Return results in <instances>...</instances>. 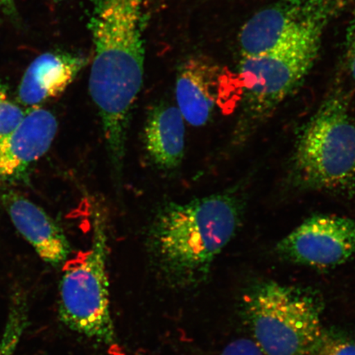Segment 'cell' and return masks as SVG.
I'll return each mask as SVG.
<instances>
[{
  "label": "cell",
  "mask_w": 355,
  "mask_h": 355,
  "mask_svg": "<svg viewBox=\"0 0 355 355\" xmlns=\"http://www.w3.org/2000/svg\"><path fill=\"white\" fill-rule=\"evenodd\" d=\"M25 115L26 112L10 100L7 87L0 83V137L17 130Z\"/></svg>",
  "instance_id": "cell-16"
},
{
  "label": "cell",
  "mask_w": 355,
  "mask_h": 355,
  "mask_svg": "<svg viewBox=\"0 0 355 355\" xmlns=\"http://www.w3.org/2000/svg\"><path fill=\"white\" fill-rule=\"evenodd\" d=\"M26 304L21 295L12 297L6 327L0 337V355H15L26 326Z\"/></svg>",
  "instance_id": "cell-14"
},
{
  "label": "cell",
  "mask_w": 355,
  "mask_h": 355,
  "mask_svg": "<svg viewBox=\"0 0 355 355\" xmlns=\"http://www.w3.org/2000/svg\"><path fill=\"white\" fill-rule=\"evenodd\" d=\"M242 306L266 355H309L323 331L322 298L309 288L257 282L244 293Z\"/></svg>",
  "instance_id": "cell-4"
},
{
  "label": "cell",
  "mask_w": 355,
  "mask_h": 355,
  "mask_svg": "<svg viewBox=\"0 0 355 355\" xmlns=\"http://www.w3.org/2000/svg\"><path fill=\"white\" fill-rule=\"evenodd\" d=\"M309 355H355V340L339 332L323 330Z\"/></svg>",
  "instance_id": "cell-15"
},
{
  "label": "cell",
  "mask_w": 355,
  "mask_h": 355,
  "mask_svg": "<svg viewBox=\"0 0 355 355\" xmlns=\"http://www.w3.org/2000/svg\"><path fill=\"white\" fill-rule=\"evenodd\" d=\"M220 73L218 67L200 58H191L179 69L177 107L190 125L201 127L209 122L216 104Z\"/></svg>",
  "instance_id": "cell-12"
},
{
  "label": "cell",
  "mask_w": 355,
  "mask_h": 355,
  "mask_svg": "<svg viewBox=\"0 0 355 355\" xmlns=\"http://www.w3.org/2000/svg\"><path fill=\"white\" fill-rule=\"evenodd\" d=\"M177 106L167 102L155 105L144 128L146 153L154 165L163 171L175 170L183 161L185 123Z\"/></svg>",
  "instance_id": "cell-13"
},
{
  "label": "cell",
  "mask_w": 355,
  "mask_h": 355,
  "mask_svg": "<svg viewBox=\"0 0 355 355\" xmlns=\"http://www.w3.org/2000/svg\"><path fill=\"white\" fill-rule=\"evenodd\" d=\"M143 6L144 0H93L89 21L95 49L89 92L118 173L125 155L131 110L144 83Z\"/></svg>",
  "instance_id": "cell-1"
},
{
  "label": "cell",
  "mask_w": 355,
  "mask_h": 355,
  "mask_svg": "<svg viewBox=\"0 0 355 355\" xmlns=\"http://www.w3.org/2000/svg\"><path fill=\"white\" fill-rule=\"evenodd\" d=\"M0 10L12 12L15 10V0H0Z\"/></svg>",
  "instance_id": "cell-19"
},
{
  "label": "cell",
  "mask_w": 355,
  "mask_h": 355,
  "mask_svg": "<svg viewBox=\"0 0 355 355\" xmlns=\"http://www.w3.org/2000/svg\"><path fill=\"white\" fill-rule=\"evenodd\" d=\"M92 224L89 250L64 265L60 316L69 329L113 347L117 340L110 312L107 224L98 208L94 211Z\"/></svg>",
  "instance_id": "cell-6"
},
{
  "label": "cell",
  "mask_w": 355,
  "mask_h": 355,
  "mask_svg": "<svg viewBox=\"0 0 355 355\" xmlns=\"http://www.w3.org/2000/svg\"><path fill=\"white\" fill-rule=\"evenodd\" d=\"M282 259L318 269L334 268L355 257V220L347 217H310L275 248Z\"/></svg>",
  "instance_id": "cell-8"
},
{
  "label": "cell",
  "mask_w": 355,
  "mask_h": 355,
  "mask_svg": "<svg viewBox=\"0 0 355 355\" xmlns=\"http://www.w3.org/2000/svg\"><path fill=\"white\" fill-rule=\"evenodd\" d=\"M345 64L350 78L355 83V6L346 30L345 41Z\"/></svg>",
  "instance_id": "cell-17"
},
{
  "label": "cell",
  "mask_w": 355,
  "mask_h": 355,
  "mask_svg": "<svg viewBox=\"0 0 355 355\" xmlns=\"http://www.w3.org/2000/svg\"><path fill=\"white\" fill-rule=\"evenodd\" d=\"M54 1H61V0H54Z\"/></svg>",
  "instance_id": "cell-20"
},
{
  "label": "cell",
  "mask_w": 355,
  "mask_h": 355,
  "mask_svg": "<svg viewBox=\"0 0 355 355\" xmlns=\"http://www.w3.org/2000/svg\"><path fill=\"white\" fill-rule=\"evenodd\" d=\"M2 198L13 225L44 261L56 265L68 259V239L46 211L15 193H4Z\"/></svg>",
  "instance_id": "cell-10"
},
{
  "label": "cell",
  "mask_w": 355,
  "mask_h": 355,
  "mask_svg": "<svg viewBox=\"0 0 355 355\" xmlns=\"http://www.w3.org/2000/svg\"><path fill=\"white\" fill-rule=\"evenodd\" d=\"M291 168L300 189L340 194L355 191V119L343 88L332 90L305 124Z\"/></svg>",
  "instance_id": "cell-3"
},
{
  "label": "cell",
  "mask_w": 355,
  "mask_h": 355,
  "mask_svg": "<svg viewBox=\"0 0 355 355\" xmlns=\"http://www.w3.org/2000/svg\"><path fill=\"white\" fill-rule=\"evenodd\" d=\"M87 64L83 56L47 52L32 62L19 89L21 104L35 107L63 93Z\"/></svg>",
  "instance_id": "cell-11"
},
{
  "label": "cell",
  "mask_w": 355,
  "mask_h": 355,
  "mask_svg": "<svg viewBox=\"0 0 355 355\" xmlns=\"http://www.w3.org/2000/svg\"><path fill=\"white\" fill-rule=\"evenodd\" d=\"M220 355H266L254 340L237 339L225 346Z\"/></svg>",
  "instance_id": "cell-18"
},
{
  "label": "cell",
  "mask_w": 355,
  "mask_h": 355,
  "mask_svg": "<svg viewBox=\"0 0 355 355\" xmlns=\"http://www.w3.org/2000/svg\"><path fill=\"white\" fill-rule=\"evenodd\" d=\"M349 0H277L261 8L242 26L241 56L261 54L316 34L347 7Z\"/></svg>",
  "instance_id": "cell-7"
},
{
  "label": "cell",
  "mask_w": 355,
  "mask_h": 355,
  "mask_svg": "<svg viewBox=\"0 0 355 355\" xmlns=\"http://www.w3.org/2000/svg\"><path fill=\"white\" fill-rule=\"evenodd\" d=\"M242 215L241 199L230 191L184 203H166L148 233L154 263L176 286L196 285L236 234Z\"/></svg>",
  "instance_id": "cell-2"
},
{
  "label": "cell",
  "mask_w": 355,
  "mask_h": 355,
  "mask_svg": "<svg viewBox=\"0 0 355 355\" xmlns=\"http://www.w3.org/2000/svg\"><path fill=\"white\" fill-rule=\"evenodd\" d=\"M58 130L51 111L35 106L17 130L0 137V183L20 179L50 149Z\"/></svg>",
  "instance_id": "cell-9"
},
{
  "label": "cell",
  "mask_w": 355,
  "mask_h": 355,
  "mask_svg": "<svg viewBox=\"0 0 355 355\" xmlns=\"http://www.w3.org/2000/svg\"><path fill=\"white\" fill-rule=\"evenodd\" d=\"M316 34L254 55L241 56V114L234 132L241 145L263 125L308 76L321 50Z\"/></svg>",
  "instance_id": "cell-5"
}]
</instances>
